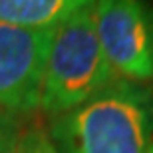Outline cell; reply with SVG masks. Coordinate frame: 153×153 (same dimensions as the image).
<instances>
[{
    "label": "cell",
    "mask_w": 153,
    "mask_h": 153,
    "mask_svg": "<svg viewBox=\"0 0 153 153\" xmlns=\"http://www.w3.org/2000/svg\"><path fill=\"white\" fill-rule=\"evenodd\" d=\"M54 30L0 22V111L26 115L40 108Z\"/></svg>",
    "instance_id": "277c9868"
},
{
    "label": "cell",
    "mask_w": 153,
    "mask_h": 153,
    "mask_svg": "<svg viewBox=\"0 0 153 153\" xmlns=\"http://www.w3.org/2000/svg\"><path fill=\"white\" fill-rule=\"evenodd\" d=\"M14 153H60V151L56 149L44 125L32 123L22 129L16 147H14Z\"/></svg>",
    "instance_id": "8992f818"
},
{
    "label": "cell",
    "mask_w": 153,
    "mask_h": 153,
    "mask_svg": "<svg viewBox=\"0 0 153 153\" xmlns=\"http://www.w3.org/2000/svg\"><path fill=\"white\" fill-rule=\"evenodd\" d=\"M48 133L60 153H153V90L117 78Z\"/></svg>",
    "instance_id": "6da1fadb"
},
{
    "label": "cell",
    "mask_w": 153,
    "mask_h": 153,
    "mask_svg": "<svg viewBox=\"0 0 153 153\" xmlns=\"http://www.w3.org/2000/svg\"><path fill=\"white\" fill-rule=\"evenodd\" d=\"M96 0H0V22L32 30H56Z\"/></svg>",
    "instance_id": "5b68a950"
},
{
    "label": "cell",
    "mask_w": 153,
    "mask_h": 153,
    "mask_svg": "<svg viewBox=\"0 0 153 153\" xmlns=\"http://www.w3.org/2000/svg\"><path fill=\"white\" fill-rule=\"evenodd\" d=\"M96 32L109 68L121 79L153 82V10L145 0H96Z\"/></svg>",
    "instance_id": "3957f363"
},
{
    "label": "cell",
    "mask_w": 153,
    "mask_h": 153,
    "mask_svg": "<svg viewBox=\"0 0 153 153\" xmlns=\"http://www.w3.org/2000/svg\"><path fill=\"white\" fill-rule=\"evenodd\" d=\"M114 79L117 76L103 56L91 4L54 30L38 109L50 119L68 114L108 88Z\"/></svg>",
    "instance_id": "7a4b0ae2"
},
{
    "label": "cell",
    "mask_w": 153,
    "mask_h": 153,
    "mask_svg": "<svg viewBox=\"0 0 153 153\" xmlns=\"http://www.w3.org/2000/svg\"><path fill=\"white\" fill-rule=\"evenodd\" d=\"M24 125L18 115L0 111V153H14Z\"/></svg>",
    "instance_id": "52a82bcc"
}]
</instances>
